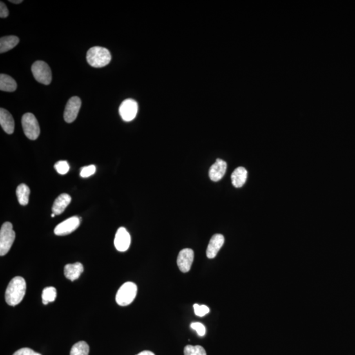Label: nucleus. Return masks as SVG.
<instances>
[{
  "label": "nucleus",
  "mask_w": 355,
  "mask_h": 355,
  "mask_svg": "<svg viewBox=\"0 0 355 355\" xmlns=\"http://www.w3.org/2000/svg\"><path fill=\"white\" fill-rule=\"evenodd\" d=\"M25 280L21 276L13 278L7 287L5 298L6 303L10 306L19 305L23 300L26 293Z\"/></svg>",
  "instance_id": "1"
},
{
  "label": "nucleus",
  "mask_w": 355,
  "mask_h": 355,
  "mask_svg": "<svg viewBox=\"0 0 355 355\" xmlns=\"http://www.w3.org/2000/svg\"><path fill=\"white\" fill-rule=\"evenodd\" d=\"M86 59L89 64L93 68H102L110 62L111 55L107 49L95 46L91 48L87 52Z\"/></svg>",
  "instance_id": "2"
},
{
  "label": "nucleus",
  "mask_w": 355,
  "mask_h": 355,
  "mask_svg": "<svg viewBox=\"0 0 355 355\" xmlns=\"http://www.w3.org/2000/svg\"><path fill=\"white\" fill-rule=\"evenodd\" d=\"M15 239V233L13 225L6 222L2 225L0 231V255L4 256L10 251Z\"/></svg>",
  "instance_id": "3"
},
{
  "label": "nucleus",
  "mask_w": 355,
  "mask_h": 355,
  "mask_svg": "<svg viewBox=\"0 0 355 355\" xmlns=\"http://www.w3.org/2000/svg\"><path fill=\"white\" fill-rule=\"evenodd\" d=\"M137 291V285L135 283H124L118 290L116 295V302L118 305L122 307L131 304L136 298Z\"/></svg>",
  "instance_id": "4"
},
{
  "label": "nucleus",
  "mask_w": 355,
  "mask_h": 355,
  "mask_svg": "<svg viewBox=\"0 0 355 355\" xmlns=\"http://www.w3.org/2000/svg\"><path fill=\"white\" fill-rule=\"evenodd\" d=\"M22 126H23L24 135L29 140H37L40 134L39 122L33 113L24 114L22 117Z\"/></svg>",
  "instance_id": "5"
},
{
  "label": "nucleus",
  "mask_w": 355,
  "mask_h": 355,
  "mask_svg": "<svg viewBox=\"0 0 355 355\" xmlns=\"http://www.w3.org/2000/svg\"><path fill=\"white\" fill-rule=\"evenodd\" d=\"M31 71L35 79L39 83L48 85L52 80V75L50 66L46 62L37 61L34 62L31 68Z\"/></svg>",
  "instance_id": "6"
},
{
  "label": "nucleus",
  "mask_w": 355,
  "mask_h": 355,
  "mask_svg": "<svg viewBox=\"0 0 355 355\" xmlns=\"http://www.w3.org/2000/svg\"><path fill=\"white\" fill-rule=\"evenodd\" d=\"M82 102L77 96H74L69 99L66 105L64 112V119L68 123L75 121L79 113Z\"/></svg>",
  "instance_id": "7"
},
{
  "label": "nucleus",
  "mask_w": 355,
  "mask_h": 355,
  "mask_svg": "<svg viewBox=\"0 0 355 355\" xmlns=\"http://www.w3.org/2000/svg\"><path fill=\"white\" fill-rule=\"evenodd\" d=\"M80 218L77 216H72L58 224L54 229V233L57 236H66L72 233L79 228Z\"/></svg>",
  "instance_id": "8"
},
{
  "label": "nucleus",
  "mask_w": 355,
  "mask_h": 355,
  "mask_svg": "<svg viewBox=\"0 0 355 355\" xmlns=\"http://www.w3.org/2000/svg\"><path fill=\"white\" fill-rule=\"evenodd\" d=\"M138 110L137 102L133 99H127L120 105L119 113L124 121L129 122L136 117Z\"/></svg>",
  "instance_id": "9"
},
{
  "label": "nucleus",
  "mask_w": 355,
  "mask_h": 355,
  "mask_svg": "<svg viewBox=\"0 0 355 355\" xmlns=\"http://www.w3.org/2000/svg\"><path fill=\"white\" fill-rule=\"evenodd\" d=\"M194 259V252L191 249H184L180 251L177 259V265L181 272L186 273L190 271Z\"/></svg>",
  "instance_id": "10"
},
{
  "label": "nucleus",
  "mask_w": 355,
  "mask_h": 355,
  "mask_svg": "<svg viewBox=\"0 0 355 355\" xmlns=\"http://www.w3.org/2000/svg\"><path fill=\"white\" fill-rule=\"evenodd\" d=\"M131 238L130 234L124 227H120L116 233L115 246L118 251L124 252L130 247Z\"/></svg>",
  "instance_id": "11"
},
{
  "label": "nucleus",
  "mask_w": 355,
  "mask_h": 355,
  "mask_svg": "<svg viewBox=\"0 0 355 355\" xmlns=\"http://www.w3.org/2000/svg\"><path fill=\"white\" fill-rule=\"evenodd\" d=\"M227 169V164L220 158H217L216 162L209 169V177L213 182H218L224 176Z\"/></svg>",
  "instance_id": "12"
},
{
  "label": "nucleus",
  "mask_w": 355,
  "mask_h": 355,
  "mask_svg": "<svg viewBox=\"0 0 355 355\" xmlns=\"http://www.w3.org/2000/svg\"><path fill=\"white\" fill-rule=\"evenodd\" d=\"M224 243V238L222 234H216L212 237L207 249V256L214 259Z\"/></svg>",
  "instance_id": "13"
},
{
  "label": "nucleus",
  "mask_w": 355,
  "mask_h": 355,
  "mask_svg": "<svg viewBox=\"0 0 355 355\" xmlns=\"http://www.w3.org/2000/svg\"><path fill=\"white\" fill-rule=\"evenodd\" d=\"M0 124L8 135H12L15 130V122L12 114L4 108L0 109Z\"/></svg>",
  "instance_id": "14"
},
{
  "label": "nucleus",
  "mask_w": 355,
  "mask_h": 355,
  "mask_svg": "<svg viewBox=\"0 0 355 355\" xmlns=\"http://www.w3.org/2000/svg\"><path fill=\"white\" fill-rule=\"evenodd\" d=\"M84 271L83 265L80 263L68 264L64 267V274L66 278L71 281L77 280Z\"/></svg>",
  "instance_id": "15"
},
{
  "label": "nucleus",
  "mask_w": 355,
  "mask_h": 355,
  "mask_svg": "<svg viewBox=\"0 0 355 355\" xmlns=\"http://www.w3.org/2000/svg\"><path fill=\"white\" fill-rule=\"evenodd\" d=\"M71 202V197L69 194L62 193L55 200L52 207L53 213H55L56 215L63 213L64 210L70 204Z\"/></svg>",
  "instance_id": "16"
},
{
  "label": "nucleus",
  "mask_w": 355,
  "mask_h": 355,
  "mask_svg": "<svg viewBox=\"0 0 355 355\" xmlns=\"http://www.w3.org/2000/svg\"><path fill=\"white\" fill-rule=\"evenodd\" d=\"M247 171L244 167H239L234 170L232 174L231 179L233 186L235 187H242L246 182Z\"/></svg>",
  "instance_id": "17"
},
{
  "label": "nucleus",
  "mask_w": 355,
  "mask_h": 355,
  "mask_svg": "<svg viewBox=\"0 0 355 355\" xmlns=\"http://www.w3.org/2000/svg\"><path fill=\"white\" fill-rule=\"evenodd\" d=\"M20 40L15 36H8L0 39V53H4L12 50L19 43Z\"/></svg>",
  "instance_id": "18"
},
{
  "label": "nucleus",
  "mask_w": 355,
  "mask_h": 355,
  "mask_svg": "<svg viewBox=\"0 0 355 355\" xmlns=\"http://www.w3.org/2000/svg\"><path fill=\"white\" fill-rule=\"evenodd\" d=\"M17 84L16 81L12 77L5 74L0 75V90L8 92H13L16 90Z\"/></svg>",
  "instance_id": "19"
},
{
  "label": "nucleus",
  "mask_w": 355,
  "mask_h": 355,
  "mask_svg": "<svg viewBox=\"0 0 355 355\" xmlns=\"http://www.w3.org/2000/svg\"><path fill=\"white\" fill-rule=\"evenodd\" d=\"M30 190L26 184H21L17 187L16 194L18 202L21 205H26L29 202V196H30Z\"/></svg>",
  "instance_id": "20"
},
{
  "label": "nucleus",
  "mask_w": 355,
  "mask_h": 355,
  "mask_svg": "<svg viewBox=\"0 0 355 355\" xmlns=\"http://www.w3.org/2000/svg\"><path fill=\"white\" fill-rule=\"evenodd\" d=\"M90 347L85 341H79L73 346L70 355H88Z\"/></svg>",
  "instance_id": "21"
},
{
  "label": "nucleus",
  "mask_w": 355,
  "mask_h": 355,
  "mask_svg": "<svg viewBox=\"0 0 355 355\" xmlns=\"http://www.w3.org/2000/svg\"><path fill=\"white\" fill-rule=\"evenodd\" d=\"M56 289L53 287L44 288L42 292V303L44 305H48L49 303L53 302L56 299Z\"/></svg>",
  "instance_id": "22"
},
{
  "label": "nucleus",
  "mask_w": 355,
  "mask_h": 355,
  "mask_svg": "<svg viewBox=\"0 0 355 355\" xmlns=\"http://www.w3.org/2000/svg\"><path fill=\"white\" fill-rule=\"evenodd\" d=\"M184 352V355H207L204 348L200 345H187Z\"/></svg>",
  "instance_id": "23"
},
{
  "label": "nucleus",
  "mask_w": 355,
  "mask_h": 355,
  "mask_svg": "<svg viewBox=\"0 0 355 355\" xmlns=\"http://www.w3.org/2000/svg\"><path fill=\"white\" fill-rule=\"evenodd\" d=\"M54 167L57 173L62 175L68 173L69 169H70V167H69V165L66 160H59L57 164H55Z\"/></svg>",
  "instance_id": "24"
},
{
  "label": "nucleus",
  "mask_w": 355,
  "mask_h": 355,
  "mask_svg": "<svg viewBox=\"0 0 355 355\" xmlns=\"http://www.w3.org/2000/svg\"><path fill=\"white\" fill-rule=\"evenodd\" d=\"M194 312L196 315L203 317L206 315L210 312V309L206 305H199L198 304H195L193 305Z\"/></svg>",
  "instance_id": "25"
},
{
  "label": "nucleus",
  "mask_w": 355,
  "mask_h": 355,
  "mask_svg": "<svg viewBox=\"0 0 355 355\" xmlns=\"http://www.w3.org/2000/svg\"><path fill=\"white\" fill-rule=\"evenodd\" d=\"M96 168L95 165H89V166L84 167L80 171V175L82 178H88L89 176L93 175L95 173Z\"/></svg>",
  "instance_id": "26"
},
{
  "label": "nucleus",
  "mask_w": 355,
  "mask_h": 355,
  "mask_svg": "<svg viewBox=\"0 0 355 355\" xmlns=\"http://www.w3.org/2000/svg\"><path fill=\"white\" fill-rule=\"evenodd\" d=\"M191 328L192 329L196 330L198 334L200 336H204L206 333L205 326L200 322H193L191 324Z\"/></svg>",
  "instance_id": "27"
},
{
  "label": "nucleus",
  "mask_w": 355,
  "mask_h": 355,
  "mask_svg": "<svg viewBox=\"0 0 355 355\" xmlns=\"http://www.w3.org/2000/svg\"><path fill=\"white\" fill-rule=\"evenodd\" d=\"M13 355H42L39 352H35L33 349L29 348H22V349L18 350Z\"/></svg>",
  "instance_id": "28"
},
{
  "label": "nucleus",
  "mask_w": 355,
  "mask_h": 355,
  "mask_svg": "<svg viewBox=\"0 0 355 355\" xmlns=\"http://www.w3.org/2000/svg\"><path fill=\"white\" fill-rule=\"evenodd\" d=\"M9 15V11L7 8L6 4L4 2H1L0 4V17L6 18Z\"/></svg>",
  "instance_id": "29"
},
{
  "label": "nucleus",
  "mask_w": 355,
  "mask_h": 355,
  "mask_svg": "<svg viewBox=\"0 0 355 355\" xmlns=\"http://www.w3.org/2000/svg\"><path fill=\"white\" fill-rule=\"evenodd\" d=\"M137 355H155V354L151 351H149V350H144V351L140 352V353Z\"/></svg>",
  "instance_id": "30"
},
{
  "label": "nucleus",
  "mask_w": 355,
  "mask_h": 355,
  "mask_svg": "<svg viewBox=\"0 0 355 355\" xmlns=\"http://www.w3.org/2000/svg\"><path fill=\"white\" fill-rule=\"evenodd\" d=\"M10 2L13 4H19L22 3L23 1H22V0H19V1H18V0H12H12H10Z\"/></svg>",
  "instance_id": "31"
},
{
  "label": "nucleus",
  "mask_w": 355,
  "mask_h": 355,
  "mask_svg": "<svg viewBox=\"0 0 355 355\" xmlns=\"http://www.w3.org/2000/svg\"><path fill=\"white\" fill-rule=\"evenodd\" d=\"M55 215H56V214L52 213V214H51V217H54V216H55Z\"/></svg>",
  "instance_id": "32"
}]
</instances>
